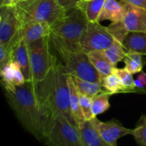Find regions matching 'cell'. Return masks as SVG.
Here are the masks:
<instances>
[{"label":"cell","instance_id":"d6986e66","mask_svg":"<svg viewBox=\"0 0 146 146\" xmlns=\"http://www.w3.org/2000/svg\"><path fill=\"white\" fill-rule=\"evenodd\" d=\"M126 51H135L146 56V32H128L123 42Z\"/></svg>","mask_w":146,"mask_h":146},{"label":"cell","instance_id":"6da1fadb","mask_svg":"<svg viewBox=\"0 0 146 146\" xmlns=\"http://www.w3.org/2000/svg\"><path fill=\"white\" fill-rule=\"evenodd\" d=\"M6 91L8 103L24 128L38 141L45 140L50 125L52 112L39 99L31 82Z\"/></svg>","mask_w":146,"mask_h":146},{"label":"cell","instance_id":"9c48e42d","mask_svg":"<svg viewBox=\"0 0 146 146\" xmlns=\"http://www.w3.org/2000/svg\"><path fill=\"white\" fill-rule=\"evenodd\" d=\"M21 24L15 6H0V44H7L19 33Z\"/></svg>","mask_w":146,"mask_h":146},{"label":"cell","instance_id":"e0dca14e","mask_svg":"<svg viewBox=\"0 0 146 146\" xmlns=\"http://www.w3.org/2000/svg\"><path fill=\"white\" fill-rule=\"evenodd\" d=\"M87 54L91 64L99 74L101 81L104 77L113 73L115 66L111 64L104 51H91Z\"/></svg>","mask_w":146,"mask_h":146},{"label":"cell","instance_id":"8fae6325","mask_svg":"<svg viewBox=\"0 0 146 146\" xmlns=\"http://www.w3.org/2000/svg\"><path fill=\"white\" fill-rule=\"evenodd\" d=\"M125 6L123 23L129 32H146V9L135 7L128 3H123Z\"/></svg>","mask_w":146,"mask_h":146},{"label":"cell","instance_id":"2e32d148","mask_svg":"<svg viewBox=\"0 0 146 146\" xmlns=\"http://www.w3.org/2000/svg\"><path fill=\"white\" fill-rule=\"evenodd\" d=\"M125 11V6L121 1L106 0L99 17V22L105 20H109L111 23L123 21Z\"/></svg>","mask_w":146,"mask_h":146},{"label":"cell","instance_id":"7402d4cb","mask_svg":"<svg viewBox=\"0 0 146 146\" xmlns=\"http://www.w3.org/2000/svg\"><path fill=\"white\" fill-rule=\"evenodd\" d=\"M104 52L111 64L116 67L118 63L124 59L126 56L127 51L122 42L115 39L113 43L106 49Z\"/></svg>","mask_w":146,"mask_h":146},{"label":"cell","instance_id":"f1b7e54d","mask_svg":"<svg viewBox=\"0 0 146 146\" xmlns=\"http://www.w3.org/2000/svg\"><path fill=\"white\" fill-rule=\"evenodd\" d=\"M108 27L113 35L115 39L123 44L124 40L129 31L126 29L123 21H120L118 23H111L109 26H108Z\"/></svg>","mask_w":146,"mask_h":146},{"label":"cell","instance_id":"5bb4252c","mask_svg":"<svg viewBox=\"0 0 146 146\" xmlns=\"http://www.w3.org/2000/svg\"><path fill=\"white\" fill-rule=\"evenodd\" d=\"M12 61H17L19 64L24 76L26 82L32 83V74H31L28 44L23 40L21 37L14 48Z\"/></svg>","mask_w":146,"mask_h":146},{"label":"cell","instance_id":"7c38bea8","mask_svg":"<svg viewBox=\"0 0 146 146\" xmlns=\"http://www.w3.org/2000/svg\"><path fill=\"white\" fill-rule=\"evenodd\" d=\"M1 82L5 91H13L16 87L26 83L25 78L18 63L12 61L1 68Z\"/></svg>","mask_w":146,"mask_h":146},{"label":"cell","instance_id":"1f68e13d","mask_svg":"<svg viewBox=\"0 0 146 146\" xmlns=\"http://www.w3.org/2000/svg\"><path fill=\"white\" fill-rule=\"evenodd\" d=\"M122 3H128L135 7L146 9V0H120Z\"/></svg>","mask_w":146,"mask_h":146},{"label":"cell","instance_id":"7a4b0ae2","mask_svg":"<svg viewBox=\"0 0 146 146\" xmlns=\"http://www.w3.org/2000/svg\"><path fill=\"white\" fill-rule=\"evenodd\" d=\"M67 76L63 64L56 57L45 81L34 87L39 99L51 110L52 113L62 114L75 124L71 115Z\"/></svg>","mask_w":146,"mask_h":146},{"label":"cell","instance_id":"f546056e","mask_svg":"<svg viewBox=\"0 0 146 146\" xmlns=\"http://www.w3.org/2000/svg\"><path fill=\"white\" fill-rule=\"evenodd\" d=\"M80 104L81 110L86 120H91L94 118L92 112V101L93 98L79 93Z\"/></svg>","mask_w":146,"mask_h":146},{"label":"cell","instance_id":"ba28073f","mask_svg":"<svg viewBox=\"0 0 146 146\" xmlns=\"http://www.w3.org/2000/svg\"><path fill=\"white\" fill-rule=\"evenodd\" d=\"M114 40L108 27L101 25L99 21H89L81 38V49L86 54L91 51H105Z\"/></svg>","mask_w":146,"mask_h":146},{"label":"cell","instance_id":"9a60e30c","mask_svg":"<svg viewBox=\"0 0 146 146\" xmlns=\"http://www.w3.org/2000/svg\"><path fill=\"white\" fill-rule=\"evenodd\" d=\"M78 128L82 146H109L101 138L91 120H85Z\"/></svg>","mask_w":146,"mask_h":146},{"label":"cell","instance_id":"e575fe53","mask_svg":"<svg viewBox=\"0 0 146 146\" xmlns=\"http://www.w3.org/2000/svg\"><path fill=\"white\" fill-rule=\"evenodd\" d=\"M6 5V0H0V6Z\"/></svg>","mask_w":146,"mask_h":146},{"label":"cell","instance_id":"277c9868","mask_svg":"<svg viewBox=\"0 0 146 146\" xmlns=\"http://www.w3.org/2000/svg\"><path fill=\"white\" fill-rule=\"evenodd\" d=\"M15 7L21 26L33 21L52 26L66 14L58 0H20Z\"/></svg>","mask_w":146,"mask_h":146},{"label":"cell","instance_id":"d6a6232c","mask_svg":"<svg viewBox=\"0 0 146 146\" xmlns=\"http://www.w3.org/2000/svg\"><path fill=\"white\" fill-rule=\"evenodd\" d=\"M137 78L140 80L143 85L146 86V74L145 72H141V74L138 76Z\"/></svg>","mask_w":146,"mask_h":146},{"label":"cell","instance_id":"83f0119b","mask_svg":"<svg viewBox=\"0 0 146 146\" xmlns=\"http://www.w3.org/2000/svg\"><path fill=\"white\" fill-rule=\"evenodd\" d=\"M133 135L135 141L138 144L141 145L146 146V115H143L141 117L138 122L136 123V126L134 128Z\"/></svg>","mask_w":146,"mask_h":146},{"label":"cell","instance_id":"484cf974","mask_svg":"<svg viewBox=\"0 0 146 146\" xmlns=\"http://www.w3.org/2000/svg\"><path fill=\"white\" fill-rule=\"evenodd\" d=\"M111 96V94L109 92L104 90L93 98L92 112L94 118H96L98 115L104 113L107 110L109 109L111 106L109 98Z\"/></svg>","mask_w":146,"mask_h":146},{"label":"cell","instance_id":"ac0fdd59","mask_svg":"<svg viewBox=\"0 0 146 146\" xmlns=\"http://www.w3.org/2000/svg\"><path fill=\"white\" fill-rule=\"evenodd\" d=\"M68 88L70 91V104H71V111L72 118L74 123L77 127L85 121V118L81 110V104H80L79 92L74 84L72 76L70 75L67 76Z\"/></svg>","mask_w":146,"mask_h":146},{"label":"cell","instance_id":"5b68a950","mask_svg":"<svg viewBox=\"0 0 146 146\" xmlns=\"http://www.w3.org/2000/svg\"><path fill=\"white\" fill-rule=\"evenodd\" d=\"M51 43L61 57L67 75L101 84V76L90 61L86 53L70 49L54 39H51Z\"/></svg>","mask_w":146,"mask_h":146},{"label":"cell","instance_id":"8992f818","mask_svg":"<svg viewBox=\"0 0 146 146\" xmlns=\"http://www.w3.org/2000/svg\"><path fill=\"white\" fill-rule=\"evenodd\" d=\"M50 44L49 35L28 45L34 86L45 81L53 66L56 56L51 54Z\"/></svg>","mask_w":146,"mask_h":146},{"label":"cell","instance_id":"30bf717a","mask_svg":"<svg viewBox=\"0 0 146 146\" xmlns=\"http://www.w3.org/2000/svg\"><path fill=\"white\" fill-rule=\"evenodd\" d=\"M91 121L103 141L109 146H117V141L120 138L133 134V129L125 128L116 119L102 122L96 117Z\"/></svg>","mask_w":146,"mask_h":146},{"label":"cell","instance_id":"603a6c76","mask_svg":"<svg viewBox=\"0 0 146 146\" xmlns=\"http://www.w3.org/2000/svg\"><path fill=\"white\" fill-rule=\"evenodd\" d=\"M101 86L105 91L109 92L111 95L118 93H128L115 73L104 77L101 81Z\"/></svg>","mask_w":146,"mask_h":146},{"label":"cell","instance_id":"52a82bcc","mask_svg":"<svg viewBox=\"0 0 146 146\" xmlns=\"http://www.w3.org/2000/svg\"><path fill=\"white\" fill-rule=\"evenodd\" d=\"M51 146H82L78 128L62 114H52L51 125L45 138Z\"/></svg>","mask_w":146,"mask_h":146},{"label":"cell","instance_id":"ffe728a7","mask_svg":"<svg viewBox=\"0 0 146 146\" xmlns=\"http://www.w3.org/2000/svg\"><path fill=\"white\" fill-rule=\"evenodd\" d=\"M105 1L106 0H91L88 1L84 0L79 7L84 10L88 21L97 22L99 21V17Z\"/></svg>","mask_w":146,"mask_h":146},{"label":"cell","instance_id":"d4e9b609","mask_svg":"<svg viewBox=\"0 0 146 146\" xmlns=\"http://www.w3.org/2000/svg\"><path fill=\"white\" fill-rule=\"evenodd\" d=\"M142 56L135 51H127L126 56L123 61L125 64V68L132 74L142 72L143 68Z\"/></svg>","mask_w":146,"mask_h":146},{"label":"cell","instance_id":"44dd1931","mask_svg":"<svg viewBox=\"0 0 146 146\" xmlns=\"http://www.w3.org/2000/svg\"><path fill=\"white\" fill-rule=\"evenodd\" d=\"M72 78L78 92L87 96L94 98L98 94L104 91L102 90L103 87L101 83L91 82L76 76H72Z\"/></svg>","mask_w":146,"mask_h":146},{"label":"cell","instance_id":"4316f807","mask_svg":"<svg viewBox=\"0 0 146 146\" xmlns=\"http://www.w3.org/2000/svg\"><path fill=\"white\" fill-rule=\"evenodd\" d=\"M113 73H115L121 79L123 85L127 89L128 92L139 93V91L135 88V80L133 79V74L125 68H118L115 67Z\"/></svg>","mask_w":146,"mask_h":146},{"label":"cell","instance_id":"836d02e7","mask_svg":"<svg viewBox=\"0 0 146 146\" xmlns=\"http://www.w3.org/2000/svg\"><path fill=\"white\" fill-rule=\"evenodd\" d=\"M20 0H6V5L15 6Z\"/></svg>","mask_w":146,"mask_h":146},{"label":"cell","instance_id":"d590c367","mask_svg":"<svg viewBox=\"0 0 146 146\" xmlns=\"http://www.w3.org/2000/svg\"><path fill=\"white\" fill-rule=\"evenodd\" d=\"M84 1H91V0H84Z\"/></svg>","mask_w":146,"mask_h":146},{"label":"cell","instance_id":"4fadbf2b","mask_svg":"<svg viewBox=\"0 0 146 146\" xmlns=\"http://www.w3.org/2000/svg\"><path fill=\"white\" fill-rule=\"evenodd\" d=\"M51 25L44 21H33L23 24L20 28L21 37L27 44L50 35Z\"/></svg>","mask_w":146,"mask_h":146},{"label":"cell","instance_id":"cb8c5ba5","mask_svg":"<svg viewBox=\"0 0 146 146\" xmlns=\"http://www.w3.org/2000/svg\"><path fill=\"white\" fill-rule=\"evenodd\" d=\"M21 38L20 31L8 44H0V69L12 61L13 53L17 44Z\"/></svg>","mask_w":146,"mask_h":146},{"label":"cell","instance_id":"3957f363","mask_svg":"<svg viewBox=\"0 0 146 146\" xmlns=\"http://www.w3.org/2000/svg\"><path fill=\"white\" fill-rule=\"evenodd\" d=\"M88 22L81 7L73 9L51 26L50 38L70 49L82 51L81 38Z\"/></svg>","mask_w":146,"mask_h":146},{"label":"cell","instance_id":"4dcf8cb0","mask_svg":"<svg viewBox=\"0 0 146 146\" xmlns=\"http://www.w3.org/2000/svg\"><path fill=\"white\" fill-rule=\"evenodd\" d=\"M60 5L64 9L66 12L74 8L79 7L84 0H58Z\"/></svg>","mask_w":146,"mask_h":146}]
</instances>
